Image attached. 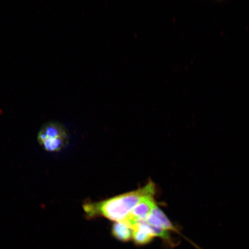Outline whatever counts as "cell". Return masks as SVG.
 Masks as SVG:
<instances>
[{"mask_svg": "<svg viewBox=\"0 0 249 249\" xmlns=\"http://www.w3.org/2000/svg\"><path fill=\"white\" fill-rule=\"evenodd\" d=\"M132 239L136 245H148L155 237L151 227L144 220L136 223L132 227Z\"/></svg>", "mask_w": 249, "mask_h": 249, "instance_id": "obj_4", "label": "cell"}, {"mask_svg": "<svg viewBox=\"0 0 249 249\" xmlns=\"http://www.w3.org/2000/svg\"><path fill=\"white\" fill-rule=\"evenodd\" d=\"M37 140L40 146L48 152H57L66 147L68 137L66 131L60 124L48 122L40 129Z\"/></svg>", "mask_w": 249, "mask_h": 249, "instance_id": "obj_2", "label": "cell"}, {"mask_svg": "<svg viewBox=\"0 0 249 249\" xmlns=\"http://www.w3.org/2000/svg\"><path fill=\"white\" fill-rule=\"evenodd\" d=\"M157 187L149 180L141 188L98 202H87L83 210L88 219L104 217L115 222H123L139 202L147 196H155Z\"/></svg>", "mask_w": 249, "mask_h": 249, "instance_id": "obj_1", "label": "cell"}, {"mask_svg": "<svg viewBox=\"0 0 249 249\" xmlns=\"http://www.w3.org/2000/svg\"><path fill=\"white\" fill-rule=\"evenodd\" d=\"M156 206L157 204L154 196H147L134 207L126 219L124 221L132 227L140 221L145 220L151 213Z\"/></svg>", "mask_w": 249, "mask_h": 249, "instance_id": "obj_3", "label": "cell"}, {"mask_svg": "<svg viewBox=\"0 0 249 249\" xmlns=\"http://www.w3.org/2000/svg\"><path fill=\"white\" fill-rule=\"evenodd\" d=\"M111 234L117 240L126 242L132 239V229L126 222H115L111 229Z\"/></svg>", "mask_w": 249, "mask_h": 249, "instance_id": "obj_5", "label": "cell"}]
</instances>
